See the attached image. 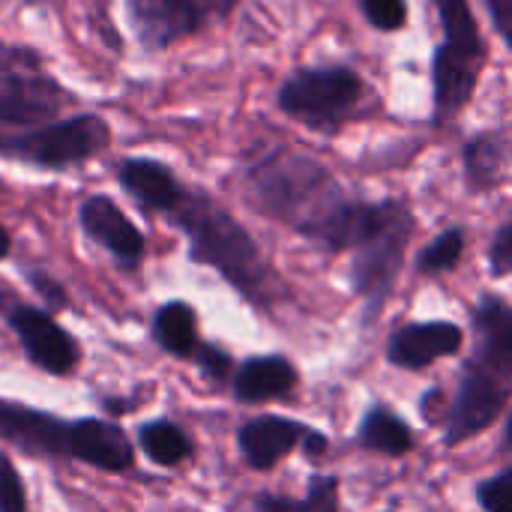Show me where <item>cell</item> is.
I'll list each match as a JSON object with an SVG mask.
<instances>
[{
  "instance_id": "obj_1",
  "label": "cell",
  "mask_w": 512,
  "mask_h": 512,
  "mask_svg": "<svg viewBox=\"0 0 512 512\" xmlns=\"http://www.w3.org/2000/svg\"><path fill=\"white\" fill-rule=\"evenodd\" d=\"M264 207L330 249H348L360 204H351L336 180L303 156H279L255 171Z\"/></svg>"
},
{
  "instance_id": "obj_2",
  "label": "cell",
  "mask_w": 512,
  "mask_h": 512,
  "mask_svg": "<svg viewBox=\"0 0 512 512\" xmlns=\"http://www.w3.org/2000/svg\"><path fill=\"white\" fill-rule=\"evenodd\" d=\"M174 216L180 228L189 234L195 261L216 267L222 276H228L240 291L252 297L264 291L267 267L258 255V246L222 207H216L204 195H195L183 198Z\"/></svg>"
},
{
  "instance_id": "obj_3",
  "label": "cell",
  "mask_w": 512,
  "mask_h": 512,
  "mask_svg": "<svg viewBox=\"0 0 512 512\" xmlns=\"http://www.w3.org/2000/svg\"><path fill=\"white\" fill-rule=\"evenodd\" d=\"M411 234L414 216L402 204H360L357 225L348 243V249H354L351 279L354 288L372 303V309H378L390 294Z\"/></svg>"
},
{
  "instance_id": "obj_4",
  "label": "cell",
  "mask_w": 512,
  "mask_h": 512,
  "mask_svg": "<svg viewBox=\"0 0 512 512\" xmlns=\"http://www.w3.org/2000/svg\"><path fill=\"white\" fill-rule=\"evenodd\" d=\"M435 6L444 24V42L435 51L432 66L435 117L450 120L471 102L489 51L468 0H435Z\"/></svg>"
},
{
  "instance_id": "obj_5",
  "label": "cell",
  "mask_w": 512,
  "mask_h": 512,
  "mask_svg": "<svg viewBox=\"0 0 512 512\" xmlns=\"http://www.w3.org/2000/svg\"><path fill=\"white\" fill-rule=\"evenodd\" d=\"M360 96H363V81L345 66L300 69L282 84L279 108L312 129L333 132L336 126L345 123V117L354 111Z\"/></svg>"
},
{
  "instance_id": "obj_6",
  "label": "cell",
  "mask_w": 512,
  "mask_h": 512,
  "mask_svg": "<svg viewBox=\"0 0 512 512\" xmlns=\"http://www.w3.org/2000/svg\"><path fill=\"white\" fill-rule=\"evenodd\" d=\"M108 144V123L96 114H78L27 132H0V153L45 168L75 165Z\"/></svg>"
},
{
  "instance_id": "obj_7",
  "label": "cell",
  "mask_w": 512,
  "mask_h": 512,
  "mask_svg": "<svg viewBox=\"0 0 512 512\" xmlns=\"http://www.w3.org/2000/svg\"><path fill=\"white\" fill-rule=\"evenodd\" d=\"M504 402H507L504 384L489 369H474L462 381V390L450 408L447 444H462V441L480 435L483 429H489L495 423V417L501 414Z\"/></svg>"
},
{
  "instance_id": "obj_8",
  "label": "cell",
  "mask_w": 512,
  "mask_h": 512,
  "mask_svg": "<svg viewBox=\"0 0 512 512\" xmlns=\"http://www.w3.org/2000/svg\"><path fill=\"white\" fill-rule=\"evenodd\" d=\"M63 90L45 75L0 72V120L39 123L63 108Z\"/></svg>"
},
{
  "instance_id": "obj_9",
  "label": "cell",
  "mask_w": 512,
  "mask_h": 512,
  "mask_svg": "<svg viewBox=\"0 0 512 512\" xmlns=\"http://www.w3.org/2000/svg\"><path fill=\"white\" fill-rule=\"evenodd\" d=\"M129 21L144 45L165 48L201 24L195 0H129Z\"/></svg>"
},
{
  "instance_id": "obj_10",
  "label": "cell",
  "mask_w": 512,
  "mask_h": 512,
  "mask_svg": "<svg viewBox=\"0 0 512 512\" xmlns=\"http://www.w3.org/2000/svg\"><path fill=\"white\" fill-rule=\"evenodd\" d=\"M12 330L21 339L27 357L39 363L42 369L63 375L75 366V342L39 309H15L12 312Z\"/></svg>"
},
{
  "instance_id": "obj_11",
  "label": "cell",
  "mask_w": 512,
  "mask_h": 512,
  "mask_svg": "<svg viewBox=\"0 0 512 512\" xmlns=\"http://www.w3.org/2000/svg\"><path fill=\"white\" fill-rule=\"evenodd\" d=\"M462 348V330L450 321H429L411 324L393 333L390 339V360L402 369H423L441 357H450Z\"/></svg>"
},
{
  "instance_id": "obj_12",
  "label": "cell",
  "mask_w": 512,
  "mask_h": 512,
  "mask_svg": "<svg viewBox=\"0 0 512 512\" xmlns=\"http://www.w3.org/2000/svg\"><path fill=\"white\" fill-rule=\"evenodd\" d=\"M81 225L96 243H102L111 255H117L126 264H135L144 255L141 231L105 195H93L81 204Z\"/></svg>"
},
{
  "instance_id": "obj_13",
  "label": "cell",
  "mask_w": 512,
  "mask_h": 512,
  "mask_svg": "<svg viewBox=\"0 0 512 512\" xmlns=\"http://www.w3.org/2000/svg\"><path fill=\"white\" fill-rule=\"evenodd\" d=\"M303 438H309V429H303L294 420L258 417V420H252V423H246L240 429V450H243V459L252 468L267 471L276 462H282L297 444H303Z\"/></svg>"
},
{
  "instance_id": "obj_14",
  "label": "cell",
  "mask_w": 512,
  "mask_h": 512,
  "mask_svg": "<svg viewBox=\"0 0 512 512\" xmlns=\"http://www.w3.org/2000/svg\"><path fill=\"white\" fill-rule=\"evenodd\" d=\"M66 450L75 459L96 465L102 471H126L132 465V447L126 435L117 426L102 423V420H81L69 426Z\"/></svg>"
},
{
  "instance_id": "obj_15",
  "label": "cell",
  "mask_w": 512,
  "mask_h": 512,
  "mask_svg": "<svg viewBox=\"0 0 512 512\" xmlns=\"http://www.w3.org/2000/svg\"><path fill=\"white\" fill-rule=\"evenodd\" d=\"M117 177H120V186L147 210L174 213L186 198L174 174L162 162H153V159H126Z\"/></svg>"
},
{
  "instance_id": "obj_16",
  "label": "cell",
  "mask_w": 512,
  "mask_h": 512,
  "mask_svg": "<svg viewBox=\"0 0 512 512\" xmlns=\"http://www.w3.org/2000/svg\"><path fill=\"white\" fill-rule=\"evenodd\" d=\"M0 435L36 453H60L66 450L69 429L48 414L18 408L12 402H0Z\"/></svg>"
},
{
  "instance_id": "obj_17",
  "label": "cell",
  "mask_w": 512,
  "mask_h": 512,
  "mask_svg": "<svg viewBox=\"0 0 512 512\" xmlns=\"http://www.w3.org/2000/svg\"><path fill=\"white\" fill-rule=\"evenodd\" d=\"M480 357L486 360L489 372H512V309L507 303L486 297L474 318Z\"/></svg>"
},
{
  "instance_id": "obj_18",
  "label": "cell",
  "mask_w": 512,
  "mask_h": 512,
  "mask_svg": "<svg viewBox=\"0 0 512 512\" xmlns=\"http://www.w3.org/2000/svg\"><path fill=\"white\" fill-rule=\"evenodd\" d=\"M297 384V372L282 357H255L237 369L234 393L240 402H267L276 396L291 393Z\"/></svg>"
},
{
  "instance_id": "obj_19",
  "label": "cell",
  "mask_w": 512,
  "mask_h": 512,
  "mask_svg": "<svg viewBox=\"0 0 512 512\" xmlns=\"http://www.w3.org/2000/svg\"><path fill=\"white\" fill-rule=\"evenodd\" d=\"M360 441L369 447V450H378V453H387V456H402L414 447V438H411V429L390 411L384 408H375L366 414L363 426H360Z\"/></svg>"
},
{
  "instance_id": "obj_20",
  "label": "cell",
  "mask_w": 512,
  "mask_h": 512,
  "mask_svg": "<svg viewBox=\"0 0 512 512\" xmlns=\"http://www.w3.org/2000/svg\"><path fill=\"white\" fill-rule=\"evenodd\" d=\"M156 339L165 351L177 357H189L198 345L195 312L186 303H168L156 315Z\"/></svg>"
},
{
  "instance_id": "obj_21",
  "label": "cell",
  "mask_w": 512,
  "mask_h": 512,
  "mask_svg": "<svg viewBox=\"0 0 512 512\" xmlns=\"http://www.w3.org/2000/svg\"><path fill=\"white\" fill-rule=\"evenodd\" d=\"M138 441H141V450H144L156 465H177V462H183V459L189 456V441H186V435H183L177 426L165 423V420L147 423V426L141 429Z\"/></svg>"
},
{
  "instance_id": "obj_22",
  "label": "cell",
  "mask_w": 512,
  "mask_h": 512,
  "mask_svg": "<svg viewBox=\"0 0 512 512\" xmlns=\"http://www.w3.org/2000/svg\"><path fill=\"white\" fill-rule=\"evenodd\" d=\"M333 477H315L309 483V495L303 501H285V498H258V512H336L339 510V492Z\"/></svg>"
},
{
  "instance_id": "obj_23",
  "label": "cell",
  "mask_w": 512,
  "mask_h": 512,
  "mask_svg": "<svg viewBox=\"0 0 512 512\" xmlns=\"http://www.w3.org/2000/svg\"><path fill=\"white\" fill-rule=\"evenodd\" d=\"M462 252H465V234H462L459 228H450V231H444L441 237H435V240L423 249V255H420V270H423V273H444V270H453V267L459 264Z\"/></svg>"
},
{
  "instance_id": "obj_24",
  "label": "cell",
  "mask_w": 512,
  "mask_h": 512,
  "mask_svg": "<svg viewBox=\"0 0 512 512\" xmlns=\"http://www.w3.org/2000/svg\"><path fill=\"white\" fill-rule=\"evenodd\" d=\"M468 162V177L474 183H492L501 165V147L495 138H474L465 150Z\"/></svg>"
},
{
  "instance_id": "obj_25",
  "label": "cell",
  "mask_w": 512,
  "mask_h": 512,
  "mask_svg": "<svg viewBox=\"0 0 512 512\" xmlns=\"http://www.w3.org/2000/svg\"><path fill=\"white\" fill-rule=\"evenodd\" d=\"M363 12L378 30H399L408 18L405 0H363Z\"/></svg>"
},
{
  "instance_id": "obj_26",
  "label": "cell",
  "mask_w": 512,
  "mask_h": 512,
  "mask_svg": "<svg viewBox=\"0 0 512 512\" xmlns=\"http://www.w3.org/2000/svg\"><path fill=\"white\" fill-rule=\"evenodd\" d=\"M480 507L486 512H512V471L492 477L477 492Z\"/></svg>"
},
{
  "instance_id": "obj_27",
  "label": "cell",
  "mask_w": 512,
  "mask_h": 512,
  "mask_svg": "<svg viewBox=\"0 0 512 512\" xmlns=\"http://www.w3.org/2000/svg\"><path fill=\"white\" fill-rule=\"evenodd\" d=\"M0 512H24V489L12 462L0 453Z\"/></svg>"
},
{
  "instance_id": "obj_28",
  "label": "cell",
  "mask_w": 512,
  "mask_h": 512,
  "mask_svg": "<svg viewBox=\"0 0 512 512\" xmlns=\"http://www.w3.org/2000/svg\"><path fill=\"white\" fill-rule=\"evenodd\" d=\"M489 267L495 276H507L512 273V222L504 225L492 243V252H489Z\"/></svg>"
},
{
  "instance_id": "obj_29",
  "label": "cell",
  "mask_w": 512,
  "mask_h": 512,
  "mask_svg": "<svg viewBox=\"0 0 512 512\" xmlns=\"http://www.w3.org/2000/svg\"><path fill=\"white\" fill-rule=\"evenodd\" d=\"M492 9V18L498 24V30L504 33V39L510 42L512 48V0H486Z\"/></svg>"
},
{
  "instance_id": "obj_30",
  "label": "cell",
  "mask_w": 512,
  "mask_h": 512,
  "mask_svg": "<svg viewBox=\"0 0 512 512\" xmlns=\"http://www.w3.org/2000/svg\"><path fill=\"white\" fill-rule=\"evenodd\" d=\"M198 360H201L204 372H210V375H216V378L228 375V369H231V360H228L222 351H216V348H201Z\"/></svg>"
},
{
  "instance_id": "obj_31",
  "label": "cell",
  "mask_w": 512,
  "mask_h": 512,
  "mask_svg": "<svg viewBox=\"0 0 512 512\" xmlns=\"http://www.w3.org/2000/svg\"><path fill=\"white\" fill-rule=\"evenodd\" d=\"M210 3H213V9H216L219 15H228V12L237 6V0H210Z\"/></svg>"
},
{
  "instance_id": "obj_32",
  "label": "cell",
  "mask_w": 512,
  "mask_h": 512,
  "mask_svg": "<svg viewBox=\"0 0 512 512\" xmlns=\"http://www.w3.org/2000/svg\"><path fill=\"white\" fill-rule=\"evenodd\" d=\"M9 252V234H6V228L0 225V258Z\"/></svg>"
},
{
  "instance_id": "obj_33",
  "label": "cell",
  "mask_w": 512,
  "mask_h": 512,
  "mask_svg": "<svg viewBox=\"0 0 512 512\" xmlns=\"http://www.w3.org/2000/svg\"><path fill=\"white\" fill-rule=\"evenodd\" d=\"M507 432H510V444H512V417H510V429H507Z\"/></svg>"
}]
</instances>
